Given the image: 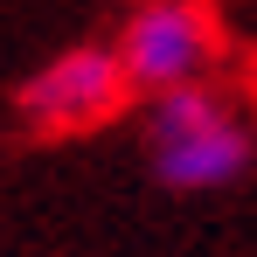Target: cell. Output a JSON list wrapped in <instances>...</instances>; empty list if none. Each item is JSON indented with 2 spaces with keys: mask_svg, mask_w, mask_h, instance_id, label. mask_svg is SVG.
Here are the masks:
<instances>
[{
  "mask_svg": "<svg viewBox=\"0 0 257 257\" xmlns=\"http://www.w3.org/2000/svg\"><path fill=\"white\" fill-rule=\"evenodd\" d=\"M14 104H21V125L28 132L77 139V132H104L111 118H125L139 97H132L111 42H70V49H56L42 70L21 84Z\"/></svg>",
  "mask_w": 257,
  "mask_h": 257,
  "instance_id": "3",
  "label": "cell"
},
{
  "mask_svg": "<svg viewBox=\"0 0 257 257\" xmlns=\"http://www.w3.org/2000/svg\"><path fill=\"white\" fill-rule=\"evenodd\" d=\"M111 56L125 70L132 97H167V90L222 84L229 35L209 0H132L111 35Z\"/></svg>",
  "mask_w": 257,
  "mask_h": 257,
  "instance_id": "2",
  "label": "cell"
},
{
  "mask_svg": "<svg viewBox=\"0 0 257 257\" xmlns=\"http://www.w3.org/2000/svg\"><path fill=\"white\" fill-rule=\"evenodd\" d=\"M139 153L167 195H222L257 167V118L229 84L139 97Z\"/></svg>",
  "mask_w": 257,
  "mask_h": 257,
  "instance_id": "1",
  "label": "cell"
}]
</instances>
